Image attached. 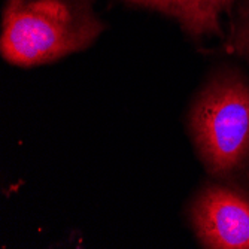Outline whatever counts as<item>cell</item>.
Returning a JSON list of instances; mask_svg holds the SVG:
<instances>
[{"label": "cell", "mask_w": 249, "mask_h": 249, "mask_svg": "<svg viewBox=\"0 0 249 249\" xmlns=\"http://www.w3.org/2000/svg\"><path fill=\"white\" fill-rule=\"evenodd\" d=\"M190 127L209 173L240 167L249 157V85L234 75L211 82L191 110Z\"/></svg>", "instance_id": "7a4b0ae2"}, {"label": "cell", "mask_w": 249, "mask_h": 249, "mask_svg": "<svg viewBox=\"0 0 249 249\" xmlns=\"http://www.w3.org/2000/svg\"><path fill=\"white\" fill-rule=\"evenodd\" d=\"M130 6L149 9L175 19L188 36H221L224 17H231L237 0H124Z\"/></svg>", "instance_id": "277c9868"}, {"label": "cell", "mask_w": 249, "mask_h": 249, "mask_svg": "<svg viewBox=\"0 0 249 249\" xmlns=\"http://www.w3.org/2000/svg\"><path fill=\"white\" fill-rule=\"evenodd\" d=\"M197 239L212 249H249V200L231 188L203 190L191 208Z\"/></svg>", "instance_id": "3957f363"}, {"label": "cell", "mask_w": 249, "mask_h": 249, "mask_svg": "<svg viewBox=\"0 0 249 249\" xmlns=\"http://www.w3.org/2000/svg\"><path fill=\"white\" fill-rule=\"evenodd\" d=\"M103 30L91 0H6L0 53L14 66H40L88 48Z\"/></svg>", "instance_id": "6da1fadb"}, {"label": "cell", "mask_w": 249, "mask_h": 249, "mask_svg": "<svg viewBox=\"0 0 249 249\" xmlns=\"http://www.w3.org/2000/svg\"><path fill=\"white\" fill-rule=\"evenodd\" d=\"M233 11L227 50L249 66V0H237Z\"/></svg>", "instance_id": "5b68a950"}]
</instances>
